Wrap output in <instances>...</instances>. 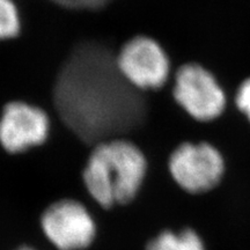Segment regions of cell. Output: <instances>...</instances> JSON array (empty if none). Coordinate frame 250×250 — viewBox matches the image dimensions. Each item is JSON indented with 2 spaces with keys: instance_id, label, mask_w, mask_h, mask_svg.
Listing matches in <instances>:
<instances>
[{
  "instance_id": "obj_7",
  "label": "cell",
  "mask_w": 250,
  "mask_h": 250,
  "mask_svg": "<svg viewBox=\"0 0 250 250\" xmlns=\"http://www.w3.org/2000/svg\"><path fill=\"white\" fill-rule=\"evenodd\" d=\"M145 250H206L196 230L184 228L180 232L164 230L149 240Z\"/></svg>"
},
{
  "instance_id": "obj_9",
  "label": "cell",
  "mask_w": 250,
  "mask_h": 250,
  "mask_svg": "<svg viewBox=\"0 0 250 250\" xmlns=\"http://www.w3.org/2000/svg\"><path fill=\"white\" fill-rule=\"evenodd\" d=\"M236 104L250 120V79L242 83L236 96Z\"/></svg>"
},
{
  "instance_id": "obj_3",
  "label": "cell",
  "mask_w": 250,
  "mask_h": 250,
  "mask_svg": "<svg viewBox=\"0 0 250 250\" xmlns=\"http://www.w3.org/2000/svg\"><path fill=\"white\" fill-rule=\"evenodd\" d=\"M52 130V117L43 105L11 100L0 112V148L8 155L26 154L44 146Z\"/></svg>"
},
{
  "instance_id": "obj_2",
  "label": "cell",
  "mask_w": 250,
  "mask_h": 250,
  "mask_svg": "<svg viewBox=\"0 0 250 250\" xmlns=\"http://www.w3.org/2000/svg\"><path fill=\"white\" fill-rule=\"evenodd\" d=\"M115 64L125 83L144 94L165 88L170 78L171 62L167 49L147 34H137L122 42Z\"/></svg>"
},
{
  "instance_id": "obj_5",
  "label": "cell",
  "mask_w": 250,
  "mask_h": 250,
  "mask_svg": "<svg viewBox=\"0 0 250 250\" xmlns=\"http://www.w3.org/2000/svg\"><path fill=\"white\" fill-rule=\"evenodd\" d=\"M171 96L190 117L199 122L217 118L226 104L225 93L215 78L196 62H188L177 68Z\"/></svg>"
},
{
  "instance_id": "obj_10",
  "label": "cell",
  "mask_w": 250,
  "mask_h": 250,
  "mask_svg": "<svg viewBox=\"0 0 250 250\" xmlns=\"http://www.w3.org/2000/svg\"><path fill=\"white\" fill-rule=\"evenodd\" d=\"M15 250H36V249H34V248H31V247H20V248H18V249H15Z\"/></svg>"
},
{
  "instance_id": "obj_4",
  "label": "cell",
  "mask_w": 250,
  "mask_h": 250,
  "mask_svg": "<svg viewBox=\"0 0 250 250\" xmlns=\"http://www.w3.org/2000/svg\"><path fill=\"white\" fill-rule=\"evenodd\" d=\"M168 171L181 189L199 195L218 186L224 176L225 162L210 144L182 143L169 154Z\"/></svg>"
},
{
  "instance_id": "obj_1",
  "label": "cell",
  "mask_w": 250,
  "mask_h": 250,
  "mask_svg": "<svg viewBox=\"0 0 250 250\" xmlns=\"http://www.w3.org/2000/svg\"><path fill=\"white\" fill-rule=\"evenodd\" d=\"M148 171L147 156L127 137L96 143L83 168L89 196L103 208L126 205L139 195Z\"/></svg>"
},
{
  "instance_id": "obj_6",
  "label": "cell",
  "mask_w": 250,
  "mask_h": 250,
  "mask_svg": "<svg viewBox=\"0 0 250 250\" xmlns=\"http://www.w3.org/2000/svg\"><path fill=\"white\" fill-rule=\"evenodd\" d=\"M44 236L58 250H85L96 236V224L83 203L62 198L51 203L41 215Z\"/></svg>"
},
{
  "instance_id": "obj_8",
  "label": "cell",
  "mask_w": 250,
  "mask_h": 250,
  "mask_svg": "<svg viewBox=\"0 0 250 250\" xmlns=\"http://www.w3.org/2000/svg\"><path fill=\"white\" fill-rule=\"evenodd\" d=\"M23 19L19 2L0 0V42H12L22 35Z\"/></svg>"
}]
</instances>
